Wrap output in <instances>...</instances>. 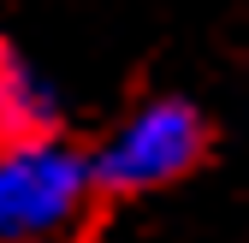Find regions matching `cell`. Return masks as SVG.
Wrapping results in <instances>:
<instances>
[{
	"mask_svg": "<svg viewBox=\"0 0 249 243\" xmlns=\"http://www.w3.org/2000/svg\"><path fill=\"white\" fill-rule=\"evenodd\" d=\"M208 155V119L184 95H148L107 131V142L89 155L95 190L107 196H148L190 178Z\"/></svg>",
	"mask_w": 249,
	"mask_h": 243,
	"instance_id": "obj_1",
	"label": "cell"
},
{
	"mask_svg": "<svg viewBox=\"0 0 249 243\" xmlns=\"http://www.w3.org/2000/svg\"><path fill=\"white\" fill-rule=\"evenodd\" d=\"M89 196H95L89 155H77L66 137L0 148V243L66 237L83 220Z\"/></svg>",
	"mask_w": 249,
	"mask_h": 243,
	"instance_id": "obj_2",
	"label": "cell"
},
{
	"mask_svg": "<svg viewBox=\"0 0 249 243\" xmlns=\"http://www.w3.org/2000/svg\"><path fill=\"white\" fill-rule=\"evenodd\" d=\"M59 125H66V101H59L53 77L24 48L0 42V148L59 137Z\"/></svg>",
	"mask_w": 249,
	"mask_h": 243,
	"instance_id": "obj_3",
	"label": "cell"
}]
</instances>
